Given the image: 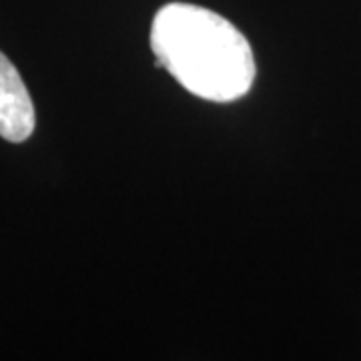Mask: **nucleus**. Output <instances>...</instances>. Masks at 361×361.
I'll return each instance as SVG.
<instances>
[{"instance_id":"obj_1","label":"nucleus","mask_w":361,"mask_h":361,"mask_svg":"<svg viewBox=\"0 0 361 361\" xmlns=\"http://www.w3.org/2000/svg\"><path fill=\"white\" fill-rule=\"evenodd\" d=\"M151 49L157 66L207 101H235L255 80V59L239 28L195 4L173 2L157 13Z\"/></svg>"},{"instance_id":"obj_2","label":"nucleus","mask_w":361,"mask_h":361,"mask_svg":"<svg viewBox=\"0 0 361 361\" xmlns=\"http://www.w3.org/2000/svg\"><path fill=\"white\" fill-rule=\"evenodd\" d=\"M35 130V106L16 66L0 52V137L26 141Z\"/></svg>"}]
</instances>
